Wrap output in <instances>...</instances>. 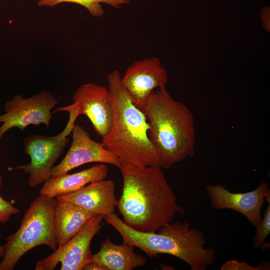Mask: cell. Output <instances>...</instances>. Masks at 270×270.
<instances>
[{
    "mask_svg": "<svg viewBox=\"0 0 270 270\" xmlns=\"http://www.w3.org/2000/svg\"><path fill=\"white\" fill-rule=\"evenodd\" d=\"M159 166L139 167L122 164V193L116 206L122 221L142 232H156L184 210Z\"/></svg>",
    "mask_w": 270,
    "mask_h": 270,
    "instance_id": "6da1fadb",
    "label": "cell"
},
{
    "mask_svg": "<svg viewBox=\"0 0 270 270\" xmlns=\"http://www.w3.org/2000/svg\"><path fill=\"white\" fill-rule=\"evenodd\" d=\"M142 111L162 168H170L194 155L196 132L193 114L186 104L174 100L166 86L151 92Z\"/></svg>",
    "mask_w": 270,
    "mask_h": 270,
    "instance_id": "7a4b0ae2",
    "label": "cell"
},
{
    "mask_svg": "<svg viewBox=\"0 0 270 270\" xmlns=\"http://www.w3.org/2000/svg\"><path fill=\"white\" fill-rule=\"evenodd\" d=\"M121 78L116 70L107 77L114 116L110 130L102 138V143L118 158L121 164L160 166L158 152L148 136L146 117L132 102Z\"/></svg>",
    "mask_w": 270,
    "mask_h": 270,
    "instance_id": "3957f363",
    "label": "cell"
},
{
    "mask_svg": "<svg viewBox=\"0 0 270 270\" xmlns=\"http://www.w3.org/2000/svg\"><path fill=\"white\" fill-rule=\"evenodd\" d=\"M107 224L120 235L123 241L142 250L150 258L168 254L184 262L191 270H206L216 259V252L206 246L202 231L186 220H176L156 232H142L126 225L115 213L104 217Z\"/></svg>",
    "mask_w": 270,
    "mask_h": 270,
    "instance_id": "277c9868",
    "label": "cell"
},
{
    "mask_svg": "<svg viewBox=\"0 0 270 270\" xmlns=\"http://www.w3.org/2000/svg\"><path fill=\"white\" fill-rule=\"evenodd\" d=\"M55 206L56 198L41 194L31 202L18 230L6 238L0 270H14L20 259L37 246H46L54 250L58 248Z\"/></svg>",
    "mask_w": 270,
    "mask_h": 270,
    "instance_id": "5b68a950",
    "label": "cell"
},
{
    "mask_svg": "<svg viewBox=\"0 0 270 270\" xmlns=\"http://www.w3.org/2000/svg\"><path fill=\"white\" fill-rule=\"evenodd\" d=\"M62 110L70 114L69 120L64 128L54 136L31 134L24 138L23 140L24 152L30 157V162L8 168L9 170H21L28 174V184L31 188L44 183L52 177L54 164L68 143V136L72 132L78 116L72 108L63 107Z\"/></svg>",
    "mask_w": 270,
    "mask_h": 270,
    "instance_id": "8992f818",
    "label": "cell"
},
{
    "mask_svg": "<svg viewBox=\"0 0 270 270\" xmlns=\"http://www.w3.org/2000/svg\"><path fill=\"white\" fill-rule=\"evenodd\" d=\"M58 100L47 90L28 98L20 94L4 104L5 113L0 115V140L4 134L13 128L24 130L28 126H39L43 124L48 127L52 118V110Z\"/></svg>",
    "mask_w": 270,
    "mask_h": 270,
    "instance_id": "52a82bcc",
    "label": "cell"
},
{
    "mask_svg": "<svg viewBox=\"0 0 270 270\" xmlns=\"http://www.w3.org/2000/svg\"><path fill=\"white\" fill-rule=\"evenodd\" d=\"M102 215L92 217L74 237L58 247L46 257L38 260L36 270H53L60 264V270H82L92 262L90 249L94 237L99 232L104 218Z\"/></svg>",
    "mask_w": 270,
    "mask_h": 270,
    "instance_id": "ba28073f",
    "label": "cell"
},
{
    "mask_svg": "<svg viewBox=\"0 0 270 270\" xmlns=\"http://www.w3.org/2000/svg\"><path fill=\"white\" fill-rule=\"evenodd\" d=\"M206 190L212 208L236 211L244 216L254 228L262 219L264 204L270 200L269 184L264 180L256 188L246 192H232L220 184H207Z\"/></svg>",
    "mask_w": 270,
    "mask_h": 270,
    "instance_id": "9c48e42d",
    "label": "cell"
},
{
    "mask_svg": "<svg viewBox=\"0 0 270 270\" xmlns=\"http://www.w3.org/2000/svg\"><path fill=\"white\" fill-rule=\"evenodd\" d=\"M72 132L70 148L62 160L53 166L52 177L67 174L74 168L90 162L108 164L120 167L121 162L118 158L102 142L92 140L82 126L74 124Z\"/></svg>",
    "mask_w": 270,
    "mask_h": 270,
    "instance_id": "30bf717a",
    "label": "cell"
},
{
    "mask_svg": "<svg viewBox=\"0 0 270 270\" xmlns=\"http://www.w3.org/2000/svg\"><path fill=\"white\" fill-rule=\"evenodd\" d=\"M74 102L68 106L78 115L86 116L96 132L102 138L109 133L113 120V107L108 90L90 82L80 86L73 96Z\"/></svg>",
    "mask_w": 270,
    "mask_h": 270,
    "instance_id": "8fae6325",
    "label": "cell"
},
{
    "mask_svg": "<svg viewBox=\"0 0 270 270\" xmlns=\"http://www.w3.org/2000/svg\"><path fill=\"white\" fill-rule=\"evenodd\" d=\"M121 80L132 102L142 110L151 92L166 86L168 75L160 60L152 57L134 62L128 68Z\"/></svg>",
    "mask_w": 270,
    "mask_h": 270,
    "instance_id": "7c38bea8",
    "label": "cell"
},
{
    "mask_svg": "<svg viewBox=\"0 0 270 270\" xmlns=\"http://www.w3.org/2000/svg\"><path fill=\"white\" fill-rule=\"evenodd\" d=\"M56 198L76 204L92 216H105L114 212L118 201L115 184L110 180L92 182L76 192Z\"/></svg>",
    "mask_w": 270,
    "mask_h": 270,
    "instance_id": "4fadbf2b",
    "label": "cell"
},
{
    "mask_svg": "<svg viewBox=\"0 0 270 270\" xmlns=\"http://www.w3.org/2000/svg\"><path fill=\"white\" fill-rule=\"evenodd\" d=\"M108 172V167L101 163L74 174L51 177L44 182L39 194L52 198L70 194L89 184L104 180Z\"/></svg>",
    "mask_w": 270,
    "mask_h": 270,
    "instance_id": "5bb4252c",
    "label": "cell"
},
{
    "mask_svg": "<svg viewBox=\"0 0 270 270\" xmlns=\"http://www.w3.org/2000/svg\"><path fill=\"white\" fill-rule=\"evenodd\" d=\"M134 246L124 242L119 244L109 238L100 244V250L92 254V262L100 265L104 270H132L144 266L146 258L134 252Z\"/></svg>",
    "mask_w": 270,
    "mask_h": 270,
    "instance_id": "9a60e30c",
    "label": "cell"
},
{
    "mask_svg": "<svg viewBox=\"0 0 270 270\" xmlns=\"http://www.w3.org/2000/svg\"><path fill=\"white\" fill-rule=\"evenodd\" d=\"M56 198L54 224L58 247L64 244L93 217L76 204Z\"/></svg>",
    "mask_w": 270,
    "mask_h": 270,
    "instance_id": "2e32d148",
    "label": "cell"
},
{
    "mask_svg": "<svg viewBox=\"0 0 270 270\" xmlns=\"http://www.w3.org/2000/svg\"><path fill=\"white\" fill-rule=\"evenodd\" d=\"M131 0H39L38 6L52 7L62 2H72L78 4L86 8L94 16L100 17L104 14L101 3L110 4L114 8H119L122 4L129 3Z\"/></svg>",
    "mask_w": 270,
    "mask_h": 270,
    "instance_id": "e0dca14e",
    "label": "cell"
},
{
    "mask_svg": "<svg viewBox=\"0 0 270 270\" xmlns=\"http://www.w3.org/2000/svg\"><path fill=\"white\" fill-rule=\"evenodd\" d=\"M268 202V204L264 212V216L259 224L255 227L256 231L253 239L254 248H260L263 251L269 248L270 246V244L266 242L270 233V200Z\"/></svg>",
    "mask_w": 270,
    "mask_h": 270,
    "instance_id": "ac0fdd59",
    "label": "cell"
},
{
    "mask_svg": "<svg viewBox=\"0 0 270 270\" xmlns=\"http://www.w3.org/2000/svg\"><path fill=\"white\" fill-rule=\"evenodd\" d=\"M221 270H270L268 262L258 264L256 266H252L244 262H240L236 260H230L224 262L220 268Z\"/></svg>",
    "mask_w": 270,
    "mask_h": 270,
    "instance_id": "d6986e66",
    "label": "cell"
},
{
    "mask_svg": "<svg viewBox=\"0 0 270 270\" xmlns=\"http://www.w3.org/2000/svg\"><path fill=\"white\" fill-rule=\"evenodd\" d=\"M2 176L0 174V188L2 186ZM20 210L14 206L11 202L4 199L0 196V222L5 223L12 216L18 214Z\"/></svg>",
    "mask_w": 270,
    "mask_h": 270,
    "instance_id": "ffe728a7",
    "label": "cell"
},
{
    "mask_svg": "<svg viewBox=\"0 0 270 270\" xmlns=\"http://www.w3.org/2000/svg\"><path fill=\"white\" fill-rule=\"evenodd\" d=\"M260 17L262 22V26L267 30H269L268 28V22H270V20H268V18H270V8L268 7L265 6L262 8L261 11Z\"/></svg>",
    "mask_w": 270,
    "mask_h": 270,
    "instance_id": "44dd1931",
    "label": "cell"
},
{
    "mask_svg": "<svg viewBox=\"0 0 270 270\" xmlns=\"http://www.w3.org/2000/svg\"><path fill=\"white\" fill-rule=\"evenodd\" d=\"M83 270H104L99 264L94 262H90L86 264L83 268Z\"/></svg>",
    "mask_w": 270,
    "mask_h": 270,
    "instance_id": "7402d4cb",
    "label": "cell"
},
{
    "mask_svg": "<svg viewBox=\"0 0 270 270\" xmlns=\"http://www.w3.org/2000/svg\"><path fill=\"white\" fill-rule=\"evenodd\" d=\"M4 245L2 246L0 244V258H2L4 254Z\"/></svg>",
    "mask_w": 270,
    "mask_h": 270,
    "instance_id": "603a6c76",
    "label": "cell"
}]
</instances>
